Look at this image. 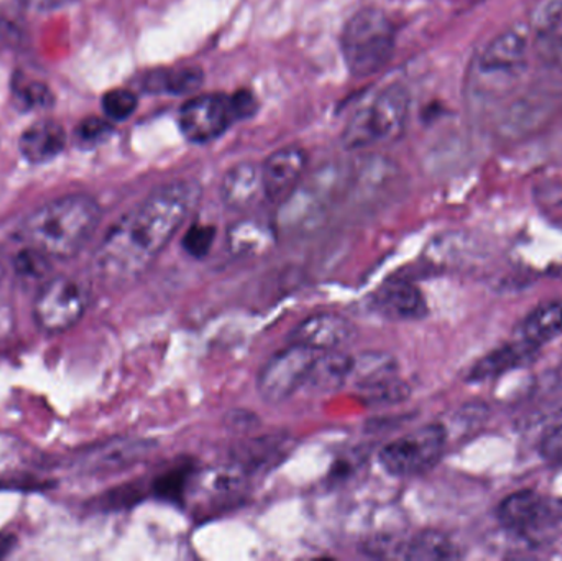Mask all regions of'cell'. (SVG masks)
<instances>
[{"label": "cell", "mask_w": 562, "mask_h": 561, "mask_svg": "<svg viewBox=\"0 0 562 561\" xmlns=\"http://www.w3.org/2000/svg\"><path fill=\"white\" fill-rule=\"evenodd\" d=\"M200 200V184L191 180L170 181L151 191L99 244L92 259L95 279L108 289H124L137 282L167 249Z\"/></svg>", "instance_id": "obj_1"}, {"label": "cell", "mask_w": 562, "mask_h": 561, "mask_svg": "<svg viewBox=\"0 0 562 561\" xmlns=\"http://www.w3.org/2000/svg\"><path fill=\"white\" fill-rule=\"evenodd\" d=\"M101 206L88 194H68L43 204L25 217L19 237L46 259L78 256L101 223Z\"/></svg>", "instance_id": "obj_2"}, {"label": "cell", "mask_w": 562, "mask_h": 561, "mask_svg": "<svg viewBox=\"0 0 562 561\" xmlns=\"http://www.w3.org/2000/svg\"><path fill=\"white\" fill-rule=\"evenodd\" d=\"M530 40L524 29H507L482 46L469 65L465 91L471 104L484 108L510 96L525 78Z\"/></svg>", "instance_id": "obj_3"}, {"label": "cell", "mask_w": 562, "mask_h": 561, "mask_svg": "<svg viewBox=\"0 0 562 561\" xmlns=\"http://www.w3.org/2000/svg\"><path fill=\"white\" fill-rule=\"evenodd\" d=\"M409 109L412 98L405 86L393 82L379 89L350 115L342 131L344 147L349 150H370L393 144L405 134Z\"/></svg>", "instance_id": "obj_4"}, {"label": "cell", "mask_w": 562, "mask_h": 561, "mask_svg": "<svg viewBox=\"0 0 562 561\" xmlns=\"http://www.w3.org/2000/svg\"><path fill=\"white\" fill-rule=\"evenodd\" d=\"M396 30L380 9L367 7L347 20L340 35V49L350 75L357 78L382 71L395 52Z\"/></svg>", "instance_id": "obj_5"}, {"label": "cell", "mask_w": 562, "mask_h": 561, "mask_svg": "<svg viewBox=\"0 0 562 561\" xmlns=\"http://www.w3.org/2000/svg\"><path fill=\"white\" fill-rule=\"evenodd\" d=\"M497 517L508 532L538 542L562 526V497L533 490L518 491L498 504Z\"/></svg>", "instance_id": "obj_6"}, {"label": "cell", "mask_w": 562, "mask_h": 561, "mask_svg": "<svg viewBox=\"0 0 562 561\" xmlns=\"http://www.w3.org/2000/svg\"><path fill=\"white\" fill-rule=\"evenodd\" d=\"M448 431L429 424L396 438L380 450L379 463L393 478H412L435 468L445 455Z\"/></svg>", "instance_id": "obj_7"}, {"label": "cell", "mask_w": 562, "mask_h": 561, "mask_svg": "<svg viewBox=\"0 0 562 561\" xmlns=\"http://www.w3.org/2000/svg\"><path fill=\"white\" fill-rule=\"evenodd\" d=\"M91 289L76 277H55L40 289L33 303L36 326L46 335L68 332L85 316Z\"/></svg>", "instance_id": "obj_8"}, {"label": "cell", "mask_w": 562, "mask_h": 561, "mask_svg": "<svg viewBox=\"0 0 562 561\" xmlns=\"http://www.w3.org/2000/svg\"><path fill=\"white\" fill-rule=\"evenodd\" d=\"M321 351L293 345L273 355L257 378V391L270 405L284 404L294 394L304 391L311 369Z\"/></svg>", "instance_id": "obj_9"}, {"label": "cell", "mask_w": 562, "mask_h": 561, "mask_svg": "<svg viewBox=\"0 0 562 561\" xmlns=\"http://www.w3.org/2000/svg\"><path fill=\"white\" fill-rule=\"evenodd\" d=\"M236 121L229 96L198 94L181 105L178 124L184 137L194 144H206L223 135Z\"/></svg>", "instance_id": "obj_10"}, {"label": "cell", "mask_w": 562, "mask_h": 561, "mask_svg": "<svg viewBox=\"0 0 562 561\" xmlns=\"http://www.w3.org/2000/svg\"><path fill=\"white\" fill-rule=\"evenodd\" d=\"M357 328L339 313L323 312L304 318L288 336L293 345L307 346L317 351H336L356 341Z\"/></svg>", "instance_id": "obj_11"}, {"label": "cell", "mask_w": 562, "mask_h": 561, "mask_svg": "<svg viewBox=\"0 0 562 561\" xmlns=\"http://www.w3.org/2000/svg\"><path fill=\"white\" fill-rule=\"evenodd\" d=\"M370 308L392 322H418L428 315V303L418 285L405 279H393L380 285L370 296Z\"/></svg>", "instance_id": "obj_12"}, {"label": "cell", "mask_w": 562, "mask_h": 561, "mask_svg": "<svg viewBox=\"0 0 562 561\" xmlns=\"http://www.w3.org/2000/svg\"><path fill=\"white\" fill-rule=\"evenodd\" d=\"M307 155L303 148L288 145L273 152L262 165L263 191L272 203H281L303 181Z\"/></svg>", "instance_id": "obj_13"}, {"label": "cell", "mask_w": 562, "mask_h": 561, "mask_svg": "<svg viewBox=\"0 0 562 561\" xmlns=\"http://www.w3.org/2000/svg\"><path fill=\"white\" fill-rule=\"evenodd\" d=\"M294 448L290 435L273 434L243 441L233 450V463L250 478L276 470Z\"/></svg>", "instance_id": "obj_14"}, {"label": "cell", "mask_w": 562, "mask_h": 561, "mask_svg": "<svg viewBox=\"0 0 562 561\" xmlns=\"http://www.w3.org/2000/svg\"><path fill=\"white\" fill-rule=\"evenodd\" d=\"M262 197L266 198L262 167L252 161L234 165L221 181V200L227 210L247 211Z\"/></svg>", "instance_id": "obj_15"}, {"label": "cell", "mask_w": 562, "mask_h": 561, "mask_svg": "<svg viewBox=\"0 0 562 561\" xmlns=\"http://www.w3.org/2000/svg\"><path fill=\"white\" fill-rule=\"evenodd\" d=\"M538 351L540 349L515 336L514 341L505 343L479 359L474 368L469 371L468 381L485 382L502 378L507 372L530 364Z\"/></svg>", "instance_id": "obj_16"}, {"label": "cell", "mask_w": 562, "mask_h": 561, "mask_svg": "<svg viewBox=\"0 0 562 561\" xmlns=\"http://www.w3.org/2000/svg\"><path fill=\"white\" fill-rule=\"evenodd\" d=\"M66 145V132L55 121H42L30 125L20 137V154L30 164L42 165L55 160Z\"/></svg>", "instance_id": "obj_17"}, {"label": "cell", "mask_w": 562, "mask_h": 561, "mask_svg": "<svg viewBox=\"0 0 562 561\" xmlns=\"http://www.w3.org/2000/svg\"><path fill=\"white\" fill-rule=\"evenodd\" d=\"M352 369L353 358L344 352V349L321 351L311 369L304 391L317 395L339 391L349 381Z\"/></svg>", "instance_id": "obj_18"}, {"label": "cell", "mask_w": 562, "mask_h": 561, "mask_svg": "<svg viewBox=\"0 0 562 561\" xmlns=\"http://www.w3.org/2000/svg\"><path fill=\"white\" fill-rule=\"evenodd\" d=\"M535 48L544 63L562 69V0H548L538 12Z\"/></svg>", "instance_id": "obj_19"}, {"label": "cell", "mask_w": 562, "mask_h": 561, "mask_svg": "<svg viewBox=\"0 0 562 561\" xmlns=\"http://www.w3.org/2000/svg\"><path fill=\"white\" fill-rule=\"evenodd\" d=\"M517 338L537 349L562 336V300L541 303L528 313L517 329Z\"/></svg>", "instance_id": "obj_20"}, {"label": "cell", "mask_w": 562, "mask_h": 561, "mask_svg": "<svg viewBox=\"0 0 562 561\" xmlns=\"http://www.w3.org/2000/svg\"><path fill=\"white\" fill-rule=\"evenodd\" d=\"M462 553L459 547L445 534L425 530L403 542L400 559L415 561L458 560Z\"/></svg>", "instance_id": "obj_21"}, {"label": "cell", "mask_w": 562, "mask_h": 561, "mask_svg": "<svg viewBox=\"0 0 562 561\" xmlns=\"http://www.w3.org/2000/svg\"><path fill=\"white\" fill-rule=\"evenodd\" d=\"M553 99L543 94H530L520 99L501 122V132L505 135L524 134L528 128L537 127L553 111Z\"/></svg>", "instance_id": "obj_22"}, {"label": "cell", "mask_w": 562, "mask_h": 561, "mask_svg": "<svg viewBox=\"0 0 562 561\" xmlns=\"http://www.w3.org/2000/svg\"><path fill=\"white\" fill-rule=\"evenodd\" d=\"M203 81L204 72L193 66L191 68L158 69L147 76L145 88L151 92L184 96L196 92Z\"/></svg>", "instance_id": "obj_23"}, {"label": "cell", "mask_w": 562, "mask_h": 561, "mask_svg": "<svg viewBox=\"0 0 562 561\" xmlns=\"http://www.w3.org/2000/svg\"><path fill=\"white\" fill-rule=\"evenodd\" d=\"M194 476H196V470L191 461L178 464L155 478L151 483V493L165 503H181L187 497Z\"/></svg>", "instance_id": "obj_24"}, {"label": "cell", "mask_w": 562, "mask_h": 561, "mask_svg": "<svg viewBox=\"0 0 562 561\" xmlns=\"http://www.w3.org/2000/svg\"><path fill=\"white\" fill-rule=\"evenodd\" d=\"M360 399L367 405L373 407H386V405H396L409 397V385L403 382L398 375L382 379V381L373 382V384L357 388Z\"/></svg>", "instance_id": "obj_25"}, {"label": "cell", "mask_w": 562, "mask_h": 561, "mask_svg": "<svg viewBox=\"0 0 562 561\" xmlns=\"http://www.w3.org/2000/svg\"><path fill=\"white\" fill-rule=\"evenodd\" d=\"M229 244L234 253H259L270 244L269 227L257 221H240L231 229Z\"/></svg>", "instance_id": "obj_26"}, {"label": "cell", "mask_w": 562, "mask_h": 561, "mask_svg": "<svg viewBox=\"0 0 562 561\" xmlns=\"http://www.w3.org/2000/svg\"><path fill=\"white\" fill-rule=\"evenodd\" d=\"M13 104L22 111H35L52 105L53 94L48 86L35 79L15 78L12 82Z\"/></svg>", "instance_id": "obj_27"}, {"label": "cell", "mask_w": 562, "mask_h": 561, "mask_svg": "<svg viewBox=\"0 0 562 561\" xmlns=\"http://www.w3.org/2000/svg\"><path fill=\"white\" fill-rule=\"evenodd\" d=\"M137 104V96L128 89H112L102 98V109L109 121H125L134 114Z\"/></svg>", "instance_id": "obj_28"}, {"label": "cell", "mask_w": 562, "mask_h": 561, "mask_svg": "<svg viewBox=\"0 0 562 561\" xmlns=\"http://www.w3.org/2000/svg\"><path fill=\"white\" fill-rule=\"evenodd\" d=\"M216 229L210 224H193L184 234L181 246L193 259H204L213 249Z\"/></svg>", "instance_id": "obj_29"}, {"label": "cell", "mask_w": 562, "mask_h": 561, "mask_svg": "<svg viewBox=\"0 0 562 561\" xmlns=\"http://www.w3.org/2000/svg\"><path fill=\"white\" fill-rule=\"evenodd\" d=\"M111 124L104 119L91 117L86 119L76 127V137L81 144L92 145L95 142H101L105 135L111 132Z\"/></svg>", "instance_id": "obj_30"}, {"label": "cell", "mask_w": 562, "mask_h": 561, "mask_svg": "<svg viewBox=\"0 0 562 561\" xmlns=\"http://www.w3.org/2000/svg\"><path fill=\"white\" fill-rule=\"evenodd\" d=\"M231 104H233L234 117L236 119L252 117L257 111L256 98L249 91H239L231 96Z\"/></svg>", "instance_id": "obj_31"}, {"label": "cell", "mask_w": 562, "mask_h": 561, "mask_svg": "<svg viewBox=\"0 0 562 561\" xmlns=\"http://www.w3.org/2000/svg\"><path fill=\"white\" fill-rule=\"evenodd\" d=\"M543 457L551 463L562 464V422L554 430H551L543 440Z\"/></svg>", "instance_id": "obj_32"}, {"label": "cell", "mask_w": 562, "mask_h": 561, "mask_svg": "<svg viewBox=\"0 0 562 561\" xmlns=\"http://www.w3.org/2000/svg\"><path fill=\"white\" fill-rule=\"evenodd\" d=\"M20 7L29 10V12H53V10L63 9V7L71 5L76 0H16Z\"/></svg>", "instance_id": "obj_33"}, {"label": "cell", "mask_w": 562, "mask_h": 561, "mask_svg": "<svg viewBox=\"0 0 562 561\" xmlns=\"http://www.w3.org/2000/svg\"><path fill=\"white\" fill-rule=\"evenodd\" d=\"M226 424L231 430L243 431L252 428L257 424V415L246 411L231 412L226 415Z\"/></svg>", "instance_id": "obj_34"}]
</instances>
